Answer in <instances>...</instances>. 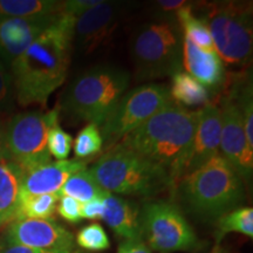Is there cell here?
Returning <instances> with one entry per match:
<instances>
[{"instance_id":"cell-1","label":"cell","mask_w":253,"mask_h":253,"mask_svg":"<svg viewBox=\"0 0 253 253\" xmlns=\"http://www.w3.org/2000/svg\"><path fill=\"white\" fill-rule=\"evenodd\" d=\"M75 18L58 19L9 66L15 101L21 107H45L67 78Z\"/></svg>"},{"instance_id":"cell-37","label":"cell","mask_w":253,"mask_h":253,"mask_svg":"<svg viewBox=\"0 0 253 253\" xmlns=\"http://www.w3.org/2000/svg\"><path fill=\"white\" fill-rule=\"evenodd\" d=\"M212 253H223L221 251H219V250H216V251H213Z\"/></svg>"},{"instance_id":"cell-33","label":"cell","mask_w":253,"mask_h":253,"mask_svg":"<svg viewBox=\"0 0 253 253\" xmlns=\"http://www.w3.org/2000/svg\"><path fill=\"white\" fill-rule=\"evenodd\" d=\"M106 196V195H104ZM103 196V197H104ZM103 197L95 198L91 201L87 202V203L81 204V217L82 219H102L103 212H104V201Z\"/></svg>"},{"instance_id":"cell-22","label":"cell","mask_w":253,"mask_h":253,"mask_svg":"<svg viewBox=\"0 0 253 253\" xmlns=\"http://www.w3.org/2000/svg\"><path fill=\"white\" fill-rule=\"evenodd\" d=\"M176 20L177 24H179V28H182L184 37L194 45L205 50H214L210 31L203 19L194 13V5L191 2H188L177 12Z\"/></svg>"},{"instance_id":"cell-11","label":"cell","mask_w":253,"mask_h":253,"mask_svg":"<svg viewBox=\"0 0 253 253\" xmlns=\"http://www.w3.org/2000/svg\"><path fill=\"white\" fill-rule=\"evenodd\" d=\"M225 94L220 97V145L221 156L229 162L243 182H251L253 173V148L246 140L242 112L235 94L227 84Z\"/></svg>"},{"instance_id":"cell-28","label":"cell","mask_w":253,"mask_h":253,"mask_svg":"<svg viewBox=\"0 0 253 253\" xmlns=\"http://www.w3.org/2000/svg\"><path fill=\"white\" fill-rule=\"evenodd\" d=\"M73 147L72 136L58 125L53 126L47 135V149L50 156L58 161H63L68 157Z\"/></svg>"},{"instance_id":"cell-29","label":"cell","mask_w":253,"mask_h":253,"mask_svg":"<svg viewBox=\"0 0 253 253\" xmlns=\"http://www.w3.org/2000/svg\"><path fill=\"white\" fill-rule=\"evenodd\" d=\"M15 94L11 72L0 61V115L7 116L14 109Z\"/></svg>"},{"instance_id":"cell-2","label":"cell","mask_w":253,"mask_h":253,"mask_svg":"<svg viewBox=\"0 0 253 253\" xmlns=\"http://www.w3.org/2000/svg\"><path fill=\"white\" fill-rule=\"evenodd\" d=\"M196 123L197 110L171 101L116 144L162 167L175 186L185 173Z\"/></svg>"},{"instance_id":"cell-14","label":"cell","mask_w":253,"mask_h":253,"mask_svg":"<svg viewBox=\"0 0 253 253\" xmlns=\"http://www.w3.org/2000/svg\"><path fill=\"white\" fill-rule=\"evenodd\" d=\"M60 14L0 18V61L11 66L58 19Z\"/></svg>"},{"instance_id":"cell-6","label":"cell","mask_w":253,"mask_h":253,"mask_svg":"<svg viewBox=\"0 0 253 253\" xmlns=\"http://www.w3.org/2000/svg\"><path fill=\"white\" fill-rule=\"evenodd\" d=\"M198 7L221 61L237 67L249 66L253 45L252 1L202 2Z\"/></svg>"},{"instance_id":"cell-32","label":"cell","mask_w":253,"mask_h":253,"mask_svg":"<svg viewBox=\"0 0 253 253\" xmlns=\"http://www.w3.org/2000/svg\"><path fill=\"white\" fill-rule=\"evenodd\" d=\"M158 13L162 15L164 20H176V14L179 9L184 7L188 1L184 0H158L155 2Z\"/></svg>"},{"instance_id":"cell-9","label":"cell","mask_w":253,"mask_h":253,"mask_svg":"<svg viewBox=\"0 0 253 253\" xmlns=\"http://www.w3.org/2000/svg\"><path fill=\"white\" fill-rule=\"evenodd\" d=\"M59 123V109L19 113L8 119L6 129L7 157L23 169H33L50 162L47 135Z\"/></svg>"},{"instance_id":"cell-38","label":"cell","mask_w":253,"mask_h":253,"mask_svg":"<svg viewBox=\"0 0 253 253\" xmlns=\"http://www.w3.org/2000/svg\"><path fill=\"white\" fill-rule=\"evenodd\" d=\"M2 224H4V223H2V221H1V220H0V226H1V225H2Z\"/></svg>"},{"instance_id":"cell-10","label":"cell","mask_w":253,"mask_h":253,"mask_svg":"<svg viewBox=\"0 0 253 253\" xmlns=\"http://www.w3.org/2000/svg\"><path fill=\"white\" fill-rule=\"evenodd\" d=\"M171 101L169 87L166 84H147L126 91L108 118L99 126L106 149L147 122Z\"/></svg>"},{"instance_id":"cell-34","label":"cell","mask_w":253,"mask_h":253,"mask_svg":"<svg viewBox=\"0 0 253 253\" xmlns=\"http://www.w3.org/2000/svg\"><path fill=\"white\" fill-rule=\"evenodd\" d=\"M118 253H153L141 238L126 239L119 246Z\"/></svg>"},{"instance_id":"cell-24","label":"cell","mask_w":253,"mask_h":253,"mask_svg":"<svg viewBox=\"0 0 253 253\" xmlns=\"http://www.w3.org/2000/svg\"><path fill=\"white\" fill-rule=\"evenodd\" d=\"M59 194L19 196L14 219H49L56 210Z\"/></svg>"},{"instance_id":"cell-19","label":"cell","mask_w":253,"mask_h":253,"mask_svg":"<svg viewBox=\"0 0 253 253\" xmlns=\"http://www.w3.org/2000/svg\"><path fill=\"white\" fill-rule=\"evenodd\" d=\"M24 171L8 158L0 160V220L12 221L17 212Z\"/></svg>"},{"instance_id":"cell-36","label":"cell","mask_w":253,"mask_h":253,"mask_svg":"<svg viewBox=\"0 0 253 253\" xmlns=\"http://www.w3.org/2000/svg\"><path fill=\"white\" fill-rule=\"evenodd\" d=\"M8 119L6 116L0 115V160L7 157V149H6V129H7Z\"/></svg>"},{"instance_id":"cell-4","label":"cell","mask_w":253,"mask_h":253,"mask_svg":"<svg viewBox=\"0 0 253 253\" xmlns=\"http://www.w3.org/2000/svg\"><path fill=\"white\" fill-rule=\"evenodd\" d=\"M130 77L112 65L91 67L78 75L63 95L62 108L72 118L101 126L128 89Z\"/></svg>"},{"instance_id":"cell-16","label":"cell","mask_w":253,"mask_h":253,"mask_svg":"<svg viewBox=\"0 0 253 253\" xmlns=\"http://www.w3.org/2000/svg\"><path fill=\"white\" fill-rule=\"evenodd\" d=\"M84 160H63L42 164L24 172L21 196L59 194L66 181L73 173L87 169Z\"/></svg>"},{"instance_id":"cell-30","label":"cell","mask_w":253,"mask_h":253,"mask_svg":"<svg viewBox=\"0 0 253 253\" xmlns=\"http://www.w3.org/2000/svg\"><path fill=\"white\" fill-rule=\"evenodd\" d=\"M56 212L69 223H78L82 219L81 203L68 196H60L56 204Z\"/></svg>"},{"instance_id":"cell-26","label":"cell","mask_w":253,"mask_h":253,"mask_svg":"<svg viewBox=\"0 0 253 253\" xmlns=\"http://www.w3.org/2000/svg\"><path fill=\"white\" fill-rule=\"evenodd\" d=\"M102 145L103 141L99 126L88 123L78 134L73 147H74L75 157L78 160H84L99 154L102 149Z\"/></svg>"},{"instance_id":"cell-3","label":"cell","mask_w":253,"mask_h":253,"mask_svg":"<svg viewBox=\"0 0 253 253\" xmlns=\"http://www.w3.org/2000/svg\"><path fill=\"white\" fill-rule=\"evenodd\" d=\"M173 188L192 212L209 219L235 210L245 198L244 182L221 155L186 173Z\"/></svg>"},{"instance_id":"cell-23","label":"cell","mask_w":253,"mask_h":253,"mask_svg":"<svg viewBox=\"0 0 253 253\" xmlns=\"http://www.w3.org/2000/svg\"><path fill=\"white\" fill-rule=\"evenodd\" d=\"M107 191L101 188L89 169H84L69 177L60 190V196H68L84 204L95 198H101Z\"/></svg>"},{"instance_id":"cell-21","label":"cell","mask_w":253,"mask_h":253,"mask_svg":"<svg viewBox=\"0 0 253 253\" xmlns=\"http://www.w3.org/2000/svg\"><path fill=\"white\" fill-rule=\"evenodd\" d=\"M62 1L55 0H0V18H31L61 13Z\"/></svg>"},{"instance_id":"cell-13","label":"cell","mask_w":253,"mask_h":253,"mask_svg":"<svg viewBox=\"0 0 253 253\" xmlns=\"http://www.w3.org/2000/svg\"><path fill=\"white\" fill-rule=\"evenodd\" d=\"M122 15V5L116 1H103L88 9L75 19L73 41L81 52L93 53L107 45L119 26Z\"/></svg>"},{"instance_id":"cell-17","label":"cell","mask_w":253,"mask_h":253,"mask_svg":"<svg viewBox=\"0 0 253 253\" xmlns=\"http://www.w3.org/2000/svg\"><path fill=\"white\" fill-rule=\"evenodd\" d=\"M182 66L207 89L218 90L226 80L224 63L216 50L199 48L185 37L182 40Z\"/></svg>"},{"instance_id":"cell-31","label":"cell","mask_w":253,"mask_h":253,"mask_svg":"<svg viewBox=\"0 0 253 253\" xmlns=\"http://www.w3.org/2000/svg\"><path fill=\"white\" fill-rule=\"evenodd\" d=\"M100 2L101 0H68V1H62L61 13L77 19L79 15L84 14L88 9L99 5Z\"/></svg>"},{"instance_id":"cell-35","label":"cell","mask_w":253,"mask_h":253,"mask_svg":"<svg viewBox=\"0 0 253 253\" xmlns=\"http://www.w3.org/2000/svg\"><path fill=\"white\" fill-rule=\"evenodd\" d=\"M0 253H45L38 250L26 248V246L8 243L2 238L0 240Z\"/></svg>"},{"instance_id":"cell-20","label":"cell","mask_w":253,"mask_h":253,"mask_svg":"<svg viewBox=\"0 0 253 253\" xmlns=\"http://www.w3.org/2000/svg\"><path fill=\"white\" fill-rule=\"evenodd\" d=\"M170 97L173 102L184 107H197L210 101V91L203 84L185 72H177L171 75Z\"/></svg>"},{"instance_id":"cell-27","label":"cell","mask_w":253,"mask_h":253,"mask_svg":"<svg viewBox=\"0 0 253 253\" xmlns=\"http://www.w3.org/2000/svg\"><path fill=\"white\" fill-rule=\"evenodd\" d=\"M77 244L88 251H104L109 249L110 242L103 227L94 223L79 231Z\"/></svg>"},{"instance_id":"cell-15","label":"cell","mask_w":253,"mask_h":253,"mask_svg":"<svg viewBox=\"0 0 253 253\" xmlns=\"http://www.w3.org/2000/svg\"><path fill=\"white\" fill-rule=\"evenodd\" d=\"M221 116L217 102L209 101L197 110V123L185 173L201 168L211 158L219 155Z\"/></svg>"},{"instance_id":"cell-5","label":"cell","mask_w":253,"mask_h":253,"mask_svg":"<svg viewBox=\"0 0 253 253\" xmlns=\"http://www.w3.org/2000/svg\"><path fill=\"white\" fill-rule=\"evenodd\" d=\"M89 171L109 194L151 196L173 186L162 167L118 144L107 148Z\"/></svg>"},{"instance_id":"cell-18","label":"cell","mask_w":253,"mask_h":253,"mask_svg":"<svg viewBox=\"0 0 253 253\" xmlns=\"http://www.w3.org/2000/svg\"><path fill=\"white\" fill-rule=\"evenodd\" d=\"M103 201L106 208L102 219L108 224L110 229L125 239L141 238L138 220L140 212L135 205L109 192L104 196Z\"/></svg>"},{"instance_id":"cell-8","label":"cell","mask_w":253,"mask_h":253,"mask_svg":"<svg viewBox=\"0 0 253 253\" xmlns=\"http://www.w3.org/2000/svg\"><path fill=\"white\" fill-rule=\"evenodd\" d=\"M138 220L141 239L153 251L172 253L196 251L201 248L192 226L171 202L147 203L141 210Z\"/></svg>"},{"instance_id":"cell-12","label":"cell","mask_w":253,"mask_h":253,"mask_svg":"<svg viewBox=\"0 0 253 253\" xmlns=\"http://www.w3.org/2000/svg\"><path fill=\"white\" fill-rule=\"evenodd\" d=\"M8 243L45 253H74V237L54 219H13L4 236Z\"/></svg>"},{"instance_id":"cell-25","label":"cell","mask_w":253,"mask_h":253,"mask_svg":"<svg viewBox=\"0 0 253 253\" xmlns=\"http://www.w3.org/2000/svg\"><path fill=\"white\" fill-rule=\"evenodd\" d=\"M230 232L242 233L246 237H253V209L237 208L218 218L217 242Z\"/></svg>"},{"instance_id":"cell-7","label":"cell","mask_w":253,"mask_h":253,"mask_svg":"<svg viewBox=\"0 0 253 253\" xmlns=\"http://www.w3.org/2000/svg\"><path fill=\"white\" fill-rule=\"evenodd\" d=\"M181 28L175 20L141 25L131 39V58L137 81L171 77L182 68Z\"/></svg>"}]
</instances>
